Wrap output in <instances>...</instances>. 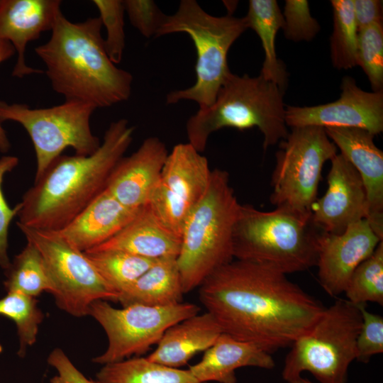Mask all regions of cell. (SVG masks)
<instances>
[{"mask_svg":"<svg viewBox=\"0 0 383 383\" xmlns=\"http://www.w3.org/2000/svg\"><path fill=\"white\" fill-rule=\"evenodd\" d=\"M199 299L223 333L271 354L291 347L326 307L269 266L233 260L201 284Z\"/></svg>","mask_w":383,"mask_h":383,"instance_id":"1","label":"cell"},{"mask_svg":"<svg viewBox=\"0 0 383 383\" xmlns=\"http://www.w3.org/2000/svg\"><path fill=\"white\" fill-rule=\"evenodd\" d=\"M133 131L121 118L110 123L91 155L59 156L23 196L16 224L52 231L66 226L106 188Z\"/></svg>","mask_w":383,"mask_h":383,"instance_id":"2","label":"cell"},{"mask_svg":"<svg viewBox=\"0 0 383 383\" xmlns=\"http://www.w3.org/2000/svg\"><path fill=\"white\" fill-rule=\"evenodd\" d=\"M101 28L99 17L74 23L61 11L50 39L35 48L52 89L65 101L97 109L126 101L131 96L133 76L109 58Z\"/></svg>","mask_w":383,"mask_h":383,"instance_id":"3","label":"cell"},{"mask_svg":"<svg viewBox=\"0 0 383 383\" xmlns=\"http://www.w3.org/2000/svg\"><path fill=\"white\" fill-rule=\"evenodd\" d=\"M284 94L282 88L261 75L231 73L213 104L199 109L187 120L188 143L201 152L213 132L224 128L243 131L256 127L263 135L266 150L289 134Z\"/></svg>","mask_w":383,"mask_h":383,"instance_id":"4","label":"cell"},{"mask_svg":"<svg viewBox=\"0 0 383 383\" xmlns=\"http://www.w3.org/2000/svg\"><path fill=\"white\" fill-rule=\"evenodd\" d=\"M240 206L228 173L218 168L211 170L208 189L181 233L177 262L184 294L233 260V231Z\"/></svg>","mask_w":383,"mask_h":383,"instance_id":"5","label":"cell"},{"mask_svg":"<svg viewBox=\"0 0 383 383\" xmlns=\"http://www.w3.org/2000/svg\"><path fill=\"white\" fill-rule=\"evenodd\" d=\"M320 232L311 215L241 204L233 231V259L258 262L285 274L303 272L316 265Z\"/></svg>","mask_w":383,"mask_h":383,"instance_id":"6","label":"cell"},{"mask_svg":"<svg viewBox=\"0 0 383 383\" xmlns=\"http://www.w3.org/2000/svg\"><path fill=\"white\" fill-rule=\"evenodd\" d=\"M247 29L244 17L231 13L214 16L196 1L182 0L174 14L166 15L156 38L175 33L190 37L196 51V81L190 87L167 94V104L190 100L199 105V109L211 106L232 73L228 65L229 49Z\"/></svg>","mask_w":383,"mask_h":383,"instance_id":"7","label":"cell"},{"mask_svg":"<svg viewBox=\"0 0 383 383\" xmlns=\"http://www.w3.org/2000/svg\"><path fill=\"white\" fill-rule=\"evenodd\" d=\"M361 324L359 306L337 299L292 345L284 360L283 379L289 382L308 371L321 383H346L349 365L356 357Z\"/></svg>","mask_w":383,"mask_h":383,"instance_id":"8","label":"cell"},{"mask_svg":"<svg viewBox=\"0 0 383 383\" xmlns=\"http://www.w3.org/2000/svg\"><path fill=\"white\" fill-rule=\"evenodd\" d=\"M96 109L77 101L43 109L0 101V122L18 123L28 133L35 153L36 180L67 148L79 155H91L99 148L101 143L90 126Z\"/></svg>","mask_w":383,"mask_h":383,"instance_id":"9","label":"cell"},{"mask_svg":"<svg viewBox=\"0 0 383 383\" xmlns=\"http://www.w3.org/2000/svg\"><path fill=\"white\" fill-rule=\"evenodd\" d=\"M337 149L322 127L292 128L276 152L271 204L276 208L311 216L323 167L337 154Z\"/></svg>","mask_w":383,"mask_h":383,"instance_id":"10","label":"cell"},{"mask_svg":"<svg viewBox=\"0 0 383 383\" xmlns=\"http://www.w3.org/2000/svg\"><path fill=\"white\" fill-rule=\"evenodd\" d=\"M40 253L52 280L57 306L74 317L89 315L97 300L117 301L118 293L81 251L57 231L17 225Z\"/></svg>","mask_w":383,"mask_h":383,"instance_id":"11","label":"cell"},{"mask_svg":"<svg viewBox=\"0 0 383 383\" xmlns=\"http://www.w3.org/2000/svg\"><path fill=\"white\" fill-rule=\"evenodd\" d=\"M200 309L187 302L165 306L133 304L116 309L106 300L95 301L90 305L89 315L103 328L108 346L92 361L104 365L142 355L159 343L167 328L198 314Z\"/></svg>","mask_w":383,"mask_h":383,"instance_id":"12","label":"cell"},{"mask_svg":"<svg viewBox=\"0 0 383 383\" xmlns=\"http://www.w3.org/2000/svg\"><path fill=\"white\" fill-rule=\"evenodd\" d=\"M211 170L208 160L190 143L174 145L147 204L181 238L184 224L204 196Z\"/></svg>","mask_w":383,"mask_h":383,"instance_id":"13","label":"cell"},{"mask_svg":"<svg viewBox=\"0 0 383 383\" xmlns=\"http://www.w3.org/2000/svg\"><path fill=\"white\" fill-rule=\"evenodd\" d=\"M341 94L335 101L312 106H287L285 120L291 128L303 126L352 127L373 135L383 131V91L361 89L355 80L345 76Z\"/></svg>","mask_w":383,"mask_h":383,"instance_id":"14","label":"cell"},{"mask_svg":"<svg viewBox=\"0 0 383 383\" xmlns=\"http://www.w3.org/2000/svg\"><path fill=\"white\" fill-rule=\"evenodd\" d=\"M381 241L366 219L351 224L340 234L320 232L316 265L326 292L333 297L344 293L355 269Z\"/></svg>","mask_w":383,"mask_h":383,"instance_id":"15","label":"cell"},{"mask_svg":"<svg viewBox=\"0 0 383 383\" xmlns=\"http://www.w3.org/2000/svg\"><path fill=\"white\" fill-rule=\"evenodd\" d=\"M331 162L328 188L316 201L311 221L321 232L340 234L351 224L367 220L369 206L363 182L351 163L341 153Z\"/></svg>","mask_w":383,"mask_h":383,"instance_id":"16","label":"cell"},{"mask_svg":"<svg viewBox=\"0 0 383 383\" xmlns=\"http://www.w3.org/2000/svg\"><path fill=\"white\" fill-rule=\"evenodd\" d=\"M324 130L359 173L368 201L367 221L383 240V152L374 144V135L352 127H328Z\"/></svg>","mask_w":383,"mask_h":383,"instance_id":"17","label":"cell"},{"mask_svg":"<svg viewBox=\"0 0 383 383\" xmlns=\"http://www.w3.org/2000/svg\"><path fill=\"white\" fill-rule=\"evenodd\" d=\"M168 153L157 137L145 139L136 151L118 162L106 189L124 206L140 209L148 203Z\"/></svg>","mask_w":383,"mask_h":383,"instance_id":"18","label":"cell"},{"mask_svg":"<svg viewBox=\"0 0 383 383\" xmlns=\"http://www.w3.org/2000/svg\"><path fill=\"white\" fill-rule=\"evenodd\" d=\"M61 4L59 0H0V40L11 43L17 53L13 77L43 72L26 63V46L43 32L51 31Z\"/></svg>","mask_w":383,"mask_h":383,"instance_id":"19","label":"cell"},{"mask_svg":"<svg viewBox=\"0 0 383 383\" xmlns=\"http://www.w3.org/2000/svg\"><path fill=\"white\" fill-rule=\"evenodd\" d=\"M140 209L124 206L105 188L71 222L57 232L85 252L114 236Z\"/></svg>","mask_w":383,"mask_h":383,"instance_id":"20","label":"cell"},{"mask_svg":"<svg viewBox=\"0 0 383 383\" xmlns=\"http://www.w3.org/2000/svg\"><path fill=\"white\" fill-rule=\"evenodd\" d=\"M180 241V237L167 228L148 204H146L118 233L91 250H121L145 258L158 260L177 257Z\"/></svg>","mask_w":383,"mask_h":383,"instance_id":"21","label":"cell"},{"mask_svg":"<svg viewBox=\"0 0 383 383\" xmlns=\"http://www.w3.org/2000/svg\"><path fill=\"white\" fill-rule=\"evenodd\" d=\"M274 365L271 354L251 343L223 333L204 352L202 359L190 366L189 370L201 383H236L235 371L238 368L256 367L271 370Z\"/></svg>","mask_w":383,"mask_h":383,"instance_id":"22","label":"cell"},{"mask_svg":"<svg viewBox=\"0 0 383 383\" xmlns=\"http://www.w3.org/2000/svg\"><path fill=\"white\" fill-rule=\"evenodd\" d=\"M223 333L215 318L208 311L196 314L170 326L150 361L172 368L185 365L196 354L205 352Z\"/></svg>","mask_w":383,"mask_h":383,"instance_id":"23","label":"cell"},{"mask_svg":"<svg viewBox=\"0 0 383 383\" xmlns=\"http://www.w3.org/2000/svg\"><path fill=\"white\" fill-rule=\"evenodd\" d=\"M183 295L177 257H170L157 260L118 294L117 301L123 307L133 304L165 306L181 303Z\"/></svg>","mask_w":383,"mask_h":383,"instance_id":"24","label":"cell"},{"mask_svg":"<svg viewBox=\"0 0 383 383\" xmlns=\"http://www.w3.org/2000/svg\"><path fill=\"white\" fill-rule=\"evenodd\" d=\"M248 28L259 36L265 52V60L260 75L284 89L287 74L283 62L275 51V37L284 26L282 13L275 0H250L244 17Z\"/></svg>","mask_w":383,"mask_h":383,"instance_id":"25","label":"cell"},{"mask_svg":"<svg viewBox=\"0 0 383 383\" xmlns=\"http://www.w3.org/2000/svg\"><path fill=\"white\" fill-rule=\"evenodd\" d=\"M96 383H201L189 370L166 367L135 357L104 365Z\"/></svg>","mask_w":383,"mask_h":383,"instance_id":"26","label":"cell"},{"mask_svg":"<svg viewBox=\"0 0 383 383\" xmlns=\"http://www.w3.org/2000/svg\"><path fill=\"white\" fill-rule=\"evenodd\" d=\"M84 252L101 277L118 294L136 281L157 260L115 250H90Z\"/></svg>","mask_w":383,"mask_h":383,"instance_id":"27","label":"cell"},{"mask_svg":"<svg viewBox=\"0 0 383 383\" xmlns=\"http://www.w3.org/2000/svg\"><path fill=\"white\" fill-rule=\"evenodd\" d=\"M4 287L7 292H17L35 297L43 292L51 294L54 287L38 250L28 242L5 271Z\"/></svg>","mask_w":383,"mask_h":383,"instance_id":"28","label":"cell"},{"mask_svg":"<svg viewBox=\"0 0 383 383\" xmlns=\"http://www.w3.org/2000/svg\"><path fill=\"white\" fill-rule=\"evenodd\" d=\"M333 30L330 39L333 65L348 70L357 65L358 28L353 0H332Z\"/></svg>","mask_w":383,"mask_h":383,"instance_id":"29","label":"cell"},{"mask_svg":"<svg viewBox=\"0 0 383 383\" xmlns=\"http://www.w3.org/2000/svg\"><path fill=\"white\" fill-rule=\"evenodd\" d=\"M0 315L15 323L19 339L18 355L23 357L27 348L35 343L44 318L36 298L17 292H7L0 299Z\"/></svg>","mask_w":383,"mask_h":383,"instance_id":"30","label":"cell"},{"mask_svg":"<svg viewBox=\"0 0 383 383\" xmlns=\"http://www.w3.org/2000/svg\"><path fill=\"white\" fill-rule=\"evenodd\" d=\"M355 305L374 302L383 305V241L353 273L344 292Z\"/></svg>","mask_w":383,"mask_h":383,"instance_id":"31","label":"cell"},{"mask_svg":"<svg viewBox=\"0 0 383 383\" xmlns=\"http://www.w3.org/2000/svg\"><path fill=\"white\" fill-rule=\"evenodd\" d=\"M357 65L366 74L373 91L383 87V25L375 23L358 30Z\"/></svg>","mask_w":383,"mask_h":383,"instance_id":"32","label":"cell"},{"mask_svg":"<svg viewBox=\"0 0 383 383\" xmlns=\"http://www.w3.org/2000/svg\"><path fill=\"white\" fill-rule=\"evenodd\" d=\"M92 2L106 30L104 45L107 54L115 65L118 64L122 60L126 45L123 1L94 0Z\"/></svg>","mask_w":383,"mask_h":383,"instance_id":"33","label":"cell"},{"mask_svg":"<svg viewBox=\"0 0 383 383\" xmlns=\"http://www.w3.org/2000/svg\"><path fill=\"white\" fill-rule=\"evenodd\" d=\"M282 16V29L288 40L294 42L310 41L320 30L318 22L311 15L308 1H285Z\"/></svg>","mask_w":383,"mask_h":383,"instance_id":"34","label":"cell"},{"mask_svg":"<svg viewBox=\"0 0 383 383\" xmlns=\"http://www.w3.org/2000/svg\"><path fill=\"white\" fill-rule=\"evenodd\" d=\"M362 324L356 340V357L360 362L367 363L374 355L383 353V318L366 309V305H357Z\"/></svg>","mask_w":383,"mask_h":383,"instance_id":"35","label":"cell"},{"mask_svg":"<svg viewBox=\"0 0 383 383\" xmlns=\"http://www.w3.org/2000/svg\"><path fill=\"white\" fill-rule=\"evenodd\" d=\"M123 5L131 23L142 35L156 37L166 15L154 1L126 0Z\"/></svg>","mask_w":383,"mask_h":383,"instance_id":"36","label":"cell"},{"mask_svg":"<svg viewBox=\"0 0 383 383\" xmlns=\"http://www.w3.org/2000/svg\"><path fill=\"white\" fill-rule=\"evenodd\" d=\"M18 164L15 156H3L0 158V267L6 270L11 265L8 255L9 229L13 218L18 216L21 203L13 209L10 207L3 192V181L5 174L12 171Z\"/></svg>","mask_w":383,"mask_h":383,"instance_id":"37","label":"cell"},{"mask_svg":"<svg viewBox=\"0 0 383 383\" xmlns=\"http://www.w3.org/2000/svg\"><path fill=\"white\" fill-rule=\"evenodd\" d=\"M48 363L57 371V374L50 379V383H96L87 378L61 348H57L51 351L48 357Z\"/></svg>","mask_w":383,"mask_h":383,"instance_id":"38","label":"cell"},{"mask_svg":"<svg viewBox=\"0 0 383 383\" xmlns=\"http://www.w3.org/2000/svg\"><path fill=\"white\" fill-rule=\"evenodd\" d=\"M353 11L358 30L382 22V1L353 0Z\"/></svg>","mask_w":383,"mask_h":383,"instance_id":"39","label":"cell"},{"mask_svg":"<svg viewBox=\"0 0 383 383\" xmlns=\"http://www.w3.org/2000/svg\"><path fill=\"white\" fill-rule=\"evenodd\" d=\"M15 52V49L11 43L0 40V64L11 57ZM10 148V141L0 122V152L6 153Z\"/></svg>","mask_w":383,"mask_h":383,"instance_id":"40","label":"cell"},{"mask_svg":"<svg viewBox=\"0 0 383 383\" xmlns=\"http://www.w3.org/2000/svg\"><path fill=\"white\" fill-rule=\"evenodd\" d=\"M288 383H313V382L309 381L308 379L303 378L301 376H299V377H298L288 382Z\"/></svg>","mask_w":383,"mask_h":383,"instance_id":"41","label":"cell"}]
</instances>
